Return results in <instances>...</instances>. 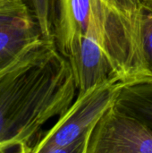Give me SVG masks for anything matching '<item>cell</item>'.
Returning a JSON list of instances; mask_svg holds the SVG:
<instances>
[{"label":"cell","instance_id":"obj_1","mask_svg":"<svg viewBox=\"0 0 152 153\" xmlns=\"http://www.w3.org/2000/svg\"><path fill=\"white\" fill-rule=\"evenodd\" d=\"M78 91L69 60L44 39L0 73V153L32 152L42 127Z\"/></svg>","mask_w":152,"mask_h":153},{"label":"cell","instance_id":"obj_2","mask_svg":"<svg viewBox=\"0 0 152 153\" xmlns=\"http://www.w3.org/2000/svg\"><path fill=\"white\" fill-rule=\"evenodd\" d=\"M142 0H91L89 24L71 64L78 92L115 78L151 80L141 36Z\"/></svg>","mask_w":152,"mask_h":153},{"label":"cell","instance_id":"obj_3","mask_svg":"<svg viewBox=\"0 0 152 153\" xmlns=\"http://www.w3.org/2000/svg\"><path fill=\"white\" fill-rule=\"evenodd\" d=\"M123 85L111 78L78 92L56 124L42 134L31 152L86 153L94 127L115 105Z\"/></svg>","mask_w":152,"mask_h":153},{"label":"cell","instance_id":"obj_4","mask_svg":"<svg viewBox=\"0 0 152 153\" xmlns=\"http://www.w3.org/2000/svg\"><path fill=\"white\" fill-rule=\"evenodd\" d=\"M86 153H152V129L114 105L94 127Z\"/></svg>","mask_w":152,"mask_h":153},{"label":"cell","instance_id":"obj_5","mask_svg":"<svg viewBox=\"0 0 152 153\" xmlns=\"http://www.w3.org/2000/svg\"><path fill=\"white\" fill-rule=\"evenodd\" d=\"M44 39L27 1L0 0V73Z\"/></svg>","mask_w":152,"mask_h":153},{"label":"cell","instance_id":"obj_6","mask_svg":"<svg viewBox=\"0 0 152 153\" xmlns=\"http://www.w3.org/2000/svg\"><path fill=\"white\" fill-rule=\"evenodd\" d=\"M91 0H56L53 40L57 50L69 59L77 51L87 30Z\"/></svg>","mask_w":152,"mask_h":153},{"label":"cell","instance_id":"obj_7","mask_svg":"<svg viewBox=\"0 0 152 153\" xmlns=\"http://www.w3.org/2000/svg\"><path fill=\"white\" fill-rule=\"evenodd\" d=\"M115 106L152 129V80L124 84Z\"/></svg>","mask_w":152,"mask_h":153},{"label":"cell","instance_id":"obj_8","mask_svg":"<svg viewBox=\"0 0 152 153\" xmlns=\"http://www.w3.org/2000/svg\"><path fill=\"white\" fill-rule=\"evenodd\" d=\"M56 0H28L41 30L42 35L47 39L53 40V25Z\"/></svg>","mask_w":152,"mask_h":153},{"label":"cell","instance_id":"obj_9","mask_svg":"<svg viewBox=\"0 0 152 153\" xmlns=\"http://www.w3.org/2000/svg\"><path fill=\"white\" fill-rule=\"evenodd\" d=\"M141 36L145 63L152 80V0H142Z\"/></svg>","mask_w":152,"mask_h":153}]
</instances>
